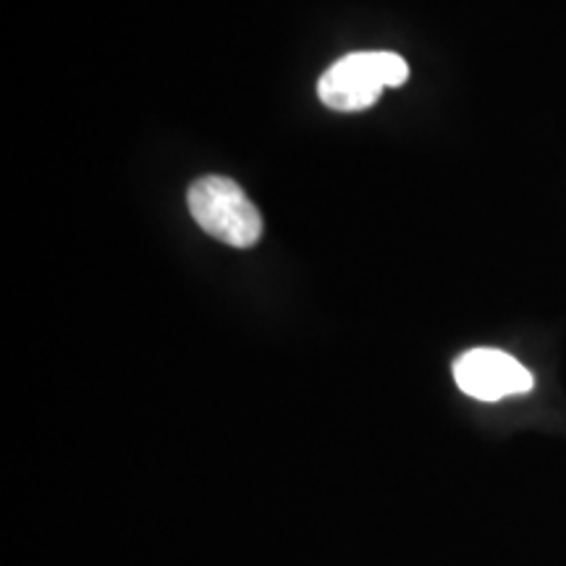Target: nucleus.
Returning <instances> with one entry per match:
<instances>
[{"label": "nucleus", "instance_id": "1", "mask_svg": "<svg viewBox=\"0 0 566 566\" xmlns=\"http://www.w3.org/2000/svg\"><path fill=\"white\" fill-rule=\"evenodd\" d=\"M407 80L409 66L399 53H349L321 76L317 95L331 111L354 113L370 108L386 87H401Z\"/></svg>", "mask_w": 566, "mask_h": 566}, {"label": "nucleus", "instance_id": "2", "mask_svg": "<svg viewBox=\"0 0 566 566\" xmlns=\"http://www.w3.org/2000/svg\"><path fill=\"white\" fill-rule=\"evenodd\" d=\"M189 212L202 231L218 242L247 250L263 237V216L237 181L226 176H202L187 192Z\"/></svg>", "mask_w": 566, "mask_h": 566}, {"label": "nucleus", "instance_id": "3", "mask_svg": "<svg viewBox=\"0 0 566 566\" xmlns=\"http://www.w3.org/2000/svg\"><path fill=\"white\" fill-rule=\"evenodd\" d=\"M454 380L467 396L499 401L533 391L535 378L525 365L501 349H470L454 363Z\"/></svg>", "mask_w": 566, "mask_h": 566}]
</instances>
